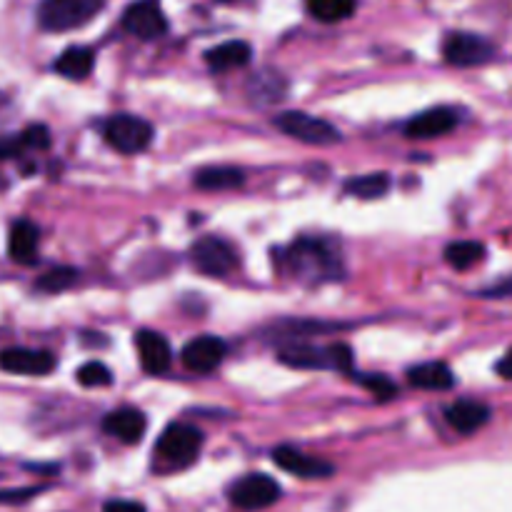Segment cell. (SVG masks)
<instances>
[{
  "label": "cell",
  "mask_w": 512,
  "mask_h": 512,
  "mask_svg": "<svg viewBox=\"0 0 512 512\" xmlns=\"http://www.w3.org/2000/svg\"><path fill=\"white\" fill-rule=\"evenodd\" d=\"M280 268L303 283H325L340 278V258L323 240L300 238L290 248L280 250Z\"/></svg>",
  "instance_id": "obj_1"
},
{
  "label": "cell",
  "mask_w": 512,
  "mask_h": 512,
  "mask_svg": "<svg viewBox=\"0 0 512 512\" xmlns=\"http://www.w3.org/2000/svg\"><path fill=\"white\" fill-rule=\"evenodd\" d=\"M280 363L290 365V368H303V370H315V368H333L350 373L353 370V350L345 343L328 345V348H318V345L308 343H290L285 348L278 350Z\"/></svg>",
  "instance_id": "obj_2"
},
{
  "label": "cell",
  "mask_w": 512,
  "mask_h": 512,
  "mask_svg": "<svg viewBox=\"0 0 512 512\" xmlns=\"http://www.w3.org/2000/svg\"><path fill=\"white\" fill-rule=\"evenodd\" d=\"M103 8V0H43L38 10V23L45 30L63 33L93 20Z\"/></svg>",
  "instance_id": "obj_3"
},
{
  "label": "cell",
  "mask_w": 512,
  "mask_h": 512,
  "mask_svg": "<svg viewBox=\"0 0 512 512\" xmlns=\"http://www.w3.org/2000/svg\"><path fill=\"white\" fill-rule=\"evenodd\" d=\"M200 448H203V433L195 425L175 423L160 435L155 455L173 468H185L198 460Z\"/></svg>",
  "instance_id": "obj_4"
},
{
  "label": "cell",
  "mask_w": 512,
  "mask_h": 512,
  "mask_svg": "<svg viewBox=\"0 0 512 512\" xmlns=\"http://www.w3.org/2000/svg\"><path fill=\"white\" fill-rule=\"evenodd\" d=\"M153 125L138 115L120 113L105 123V140L113 145L118 153L135 155L153 143Z\"/></svg>",
  "instance_id": "obj_5"
},
{
  "label": "cell",
  "mask_w": 512,
  "mask_h": 512,
  "mask_svg": "<svg viewBox=\"0 0 512 512\" xmlns=\"http://www.w3.org/2000/svg\"><path fill=\"white\" fill-rule=\"evenodd\" d=\"M275 125L290 138L300 140L308 145H335L340 140V130L330 125L328 120L313 118L303 110H288L275 118Z\"/></svg>",
  "instance_id": "obj_6"
},
{
  "label": "cell",
  "mask_w": 512,
  "mask_h": 512,
  "mask_svg": "<svg viewBox=\"0 0 512 512\" xmlns=\"http://www.w3.org/2000/svg\"><path fill=\"white\" fill-rule=\"evenodd\" d=\"M190 258H193L195 268L200 273L210 275V278H225L228 273H233L235 265H238V255H235L233 245L225 243L223 238H200L198 243L190 248Z\"/></svg>",
  "instance_id": "obj_7"
},
{
  "label": "cell",
  "mask_w": 512,
  "mask_h": 512,
  "mask_svg": "<svg viewBox=\"0 0 512 512\" xmlns=\"http://www.w3.org/2000/svg\"><path fill=\"white\" fill-rule=\"evenodd\" d=\"M280 498V485L270 475L253 473L240 478L230 488V500L240 510H263L270 508Z\"/></svg>",
  "instance_id": "obj_8"
},
{
  "label": "cell",
  "mask_w": 512,
  "mask_h": 512,
  "mask_svg": "<svg viewBox=\"0 0 512 512\" xmlns=\"http://www.w3.org/2000/svg\"><path fill=\"white\" fill-rule=\"evenodd\" d=\"M443 55L450 65L458 68H473V65L488 63L495 55L490 40L475 33H450L443 43Z\"/></svg>",
  "instance_id": "obj_9"
},
{
  "label": "cell",
  "mask_w": 512,
  "mask_h": 512,
  "mask_svg": "<svg viewBox=\"0 0 512 512\" xmlns=\"http://www.w3.org/2000/svg\"><path fill=\"white\" fill-rule=\"evenodd\" d=\"M123 28L140 40H155L168 30V18L158 0H138L125 10Z\"/></svg>",
  "instance_id": "obj_10"
},
{
  "label": "cell",
  "mask_w": 512,
  "mask_h": 512,
  "mask_svg": "<svg viewBox=\"0 0 512 512\" xmlns=\"http://www.w3.org/2000/svg\"><path fill=\"white\" fill-rule=\"evenodd\" d=\"M0 370L13 375H30L40 378L55 370V358L48 350L33 348H5L0 350Z\"/></svg>",
  "instance_id": "obj_11"
},
{
  "label": "cell",
  "mask_w": 512,
  "mask_h": 512,
  "mask_svg": "<svg viewBox=\"0 0 512 512\" xmlns=\"http://www.w3.org/2000/svg\"><path fill=\"white\" fill-rule=\"evenodd\" d=\"M225 343L215 335H200V338L190 340L183 348L180 358H183V365L193 373H213V370L220 368V363L225 360Z\"/></svg>",
  "instance_id": "obj_12"
},
{
  "label": "cell",
  "mask_w": 512,
  "mask_h": 512,
  "mask_svg": "<svg viewBox=\"0 0 512 512\" xmlns=\"http://www.w3.org/2000/svg\"><path fill=\"white\" fill-rule=\"evenodd\" d=\"M135 348L140 353L143 370L150 375H163L173 363V350L170 343L155 330H138L135 333Z\"/></svg>",
  "instance_id": "obj_13"
},
{
  "label": "cell",
  "mask_w": 512,
  "mask_h": 512,
  "mask_svg": "<svg viewBox=\"0 0 512 512\" xmlns=\"http://www.w3.org/2000/svg\"><path fill=\"white\" fill-rule=\"evenodd\" d=\"M273 460L278 463V468H283L285 473L295 475V478L303 480H315V478H330L335 473V468L325 460L313 458V455H305L295 448H278L273 453Z\"/></svg>",
  "instance_id": "obj_14"
},
{
  "label": "cell",
  "mask_w": 512,
  "mask_h": 512,
  "mask_svg": "<svg viewBox=\"0 0 512 512\" xmlns=\"http://www.w3.org/2000/svg\"><path fill=\"white\" fill-rule=\"evenodd\" d=\"M458 125V115L450 108H430L425 113L415 115L413 120H408L405 125V135L415 140H433L440 135L450 133V130Z\"/></svg>",
  "instance_id": "obj_15"
},
{
  "label": "cell",
  "mask_w": 512,
  "mask_h": 512,
  "mask_svg": "<svg viewBox=\"0 0 512 512\" xmlns=\"http://www.w3.org/2000/svg\"><path fill=\"white\" fill-rule=\"evenodd\" d=\"M145 428H148V420L135 408H118L110 415H105L103 420L105 433L113 435V438H118L125 445L140 443L145 435Z\"/></svg>",
  "instance_id": "obj_16"
},
{
  "label": "cell",
  "mask_w": 512,
  "mask_h": 512,
  "mask_svg": "<svg viewBox=\"0 0 512 512\" xmlns=\"http://www.w3.org/2000/svg\"><path fill=\"white\" fill-rule=\"evenodd\" d=\"M40 248V230L30 220H18L13 223L8 235V253L15 263L33 265L38 260Z\"/></svg>",
  "instance_id": "obj_17"
},
{
  "label": "cell",
  "mask_w": 512,
  "mask_h": 512,
  "mask_svg": "<svg viewBox=\"0 0 512 512\" xmlns=\"http://www.w3.org/2000/svg\"><path fill=\"white\" fill-rule=\"evenodd\" d=\"M445 418L460 435H473L490 420V408L478 400H458L445 410Z\"/></svg>",
  "instance_id": "obj_18"
},
{
  "label": "cell",
  "mask_w": 512,
  "mask_h": 512,
  "mask_svg": "<svg viewBox=\"0 0 512 512\" xmlns=\"http://www.w3.org/2000/svg\"><path fill=\"white\" fill-rule=\"evenodd\" d=\"M253 58V48H250L245 40H228V43H220L215 48H210L205 53V60L213 70H233L245 65Z\"/></svg>",
  "instance_id": "obj_19"
},
{
  "label": "cell",
  "mask_w": 512,
  "mask_h": 512,
  "mask_svg": "<svg viewBox=\"0 0 512 512\" xmlns=\"http://www.w3.org/2000/svg\"><path fill=\"white\" fill-rule=\"evenodd\" d=\"M93 65H95V55L90 48H83V45H73V48L63 50L55 60L53 68L58 70L63 78L68 80H83L93 73Z\"/></svg>",
  "instance_id": "obj_20"
},
{
  "label": "cell",
  "mask_w": 512,
  "mask_h": 512,
  "mask_svg": "<svg viewBox=\"0 0 512 512\" xmlns=\"http://www.w3.org/2000/svg\"><path fill=\"white\" fill-rule=\"evenodd\" d=\"M408 380L415 385V388H423V390H450L455 385L453 370H450L445 363H438V360L410 368Z\"/></svg>",
  "instance_id": "obj_21"
},
{
  "label": "cell",
  "mask_w": 512,
  "mask_h": 512,
  "mask_svg": "<svg viewBox=\"0 0 512 512\" xmlns=\"http://www.w3.org/2000/svg\"><path fill=\"white\" fill-rule=\"evenodd\" d=\"M245 183V173L233 165H213L195 173V185L203 190H233Z\"/></svg>",
  "instance_id": "obj_22"
},
{
  "label": "cell",
  "mask_w": 512,
  "mask_h": 512,
  "mask_svg": "<svg viewBox=\"0 0 512 512\" xmlns=\"http://www.w3.org/2000/svg\"><path fill=\"white\" fill-rule=\"evenodd\" d=\"M485 258V245L478 240H460L445 248V260L455 270H470Z\"/></svg>",
  "instance_id": "obj_23"
},
{
  "label": "cell",
  "mask_w": 512,
  "mask_h": 512,
  "mask_svg": "<svg viewBox=\"0 0 512 512\" xmlns=\"http://www.w3.org/2000/svg\"><path fill=\"white\" fill-rule=\"evenodd\" d=\"M305 5L320 23H340L355 13V0H305Z\"/></svg>",
  "instance_id": "obj_24"
},
{
  "label": "cell",
  "mask_w": 512,
  "mask_h": 512,
  "mask_svg": "<svg viewBox=\"0 0 512 512\" xmlns=\"http://www.w3.org/2000/svg\"><path fill=\"white\" fill-rule=\"evenodd\" d=\"M390 188V178L385 173H370L360 175V178H353L345 183V193L355 195L360 200H375L383 198Z\"/></svg>",
  "instance_id": "obj_25"
},
{
  "label": "cell",
  "mask_w": 512,
  "mask_h": 512,
  "mask_svg": "<svg viewBox=\"0 0 512 512\" xmlns=\"http://www.w3.org/2000/svg\"><path fill=\"white\" fill-rule=\"evenodd\" d=\"M75 280H78V270L68 268V265H60V268L48 270V273L35 283V288L43 290V293H63L70 285H75Z\"/></svg>",
  "instance_id": "obj_26"
},
{
  "label": "cell",
  "mask_w": 512,
  "mask_h": 512,
  "mask_svg": "<svg viewBox=\"0 0 512 512\" xmlns=\"http://www.w3.org/2000/svg\"><path fill=\"white\" fill-rule=\"evenodd\" d=\"M75 380H78L80 385H85V388H103V385L113 383V373H110L108 365L93 360V363H85L83 368H78Z\"/></svg>",
  "instance_id": "obj_27"
},
{
  "label": "cell",
  "mask_w": 512,
  "mask_h": 512,
  "mask_svg": "<svg viewBox=\"0 0 512 512\" xmlns=\"http://www.w3.org/2000/svg\"><path fill=\"white\" fill-rule=\"evenodd\" d=\"M358 380H360V385H363V388H368L378 400H390L398 395V385H395L390 378H385V375L370 373V375H360Z\"/></svg>",
  "instance_id": "obj_28"
},
{
  "label": "cell",
  "mask_w": 512,
  "mask_h": 512,
  "mask_svg": "<svg viewBox=\"0 0 512 512\" xmlns=\"http://www.w3.org/2000/svg\"><path fill=\"white\" fill-rule=\"evenodd\" d=\"M20 138H23V145L28 150L50 148V133L45 125H30V128H25L23 133H20Z\"/></svg>",
  "instance_id": "obj_29"
},
{
  "label": "cell",
  "mask_w": 512,
  "mask_h": 512,
  "mask_svg": "<svg viewBox=\"0 0 512 512\" xmlns=\"http://www.w3.org/2000/svg\"><path fill=\"white\" fill-rule=\"evenodd\" d=\"M25 150L23 138H0V158H15Z\"/></svg>",
  "instance_id": "obj_30"
},
{
  "label": "cell",
  "mask_w": 512,
  "mask_h": 512,
  "mask_svg": "<svg viewBox=\"0 0 512 512\" xmlns=\"http://www.w3.org/2000/svg\"><path fill=\"white\" fill-rule=\"evenodd\" d=\"M103 512H145V508L135 500H108Z\"/></svg>",
  "instance_id": "obj_31"
},
{
  "label": "cell",
  "mask_w": 512,
  "mask_h": 512,
  "mask_svg": "<svg viewBox=\"0 0 512 512\" xmlns=\"http://www.w3.org/2000/svg\"><path fill=\"white\" fill-rule=\"evenodd\" d=\"M485 298H512V278L503 280V283H498L495 288L485 290Z\"/></svg>",
  "instance_id": "obj_32"
},
{
  "label": "cell",
  "mask_w": 512,
  "mask_h": 512,
  "mask_svg": "<svg viewBox=\"0 0 512 512\" xmlns=\"http://www.w3.org/2000/svg\"><path fill=\"white\" fill-rule=\"evenodd\" d=\"M38 490H15V493H0V503H18V500H28Z\"/></svg>",
  "instance_id": "obj_33"
},
{
  "label": "cell",
  "mask_w": 512,
  "mask_h": 512,
  "mask_svg": "<svg viewBox=\"0 0 512 512\" xmlns=\"http://www.w3.org/2000/svg\"><path fill=\"white\" fill-rule=\"evenodd\" d=\"M498 375L505 380H512V348L503 355V360L498 363Z\"/></svg>",
  "instance_id": "obj_34"
}]
</instances>
